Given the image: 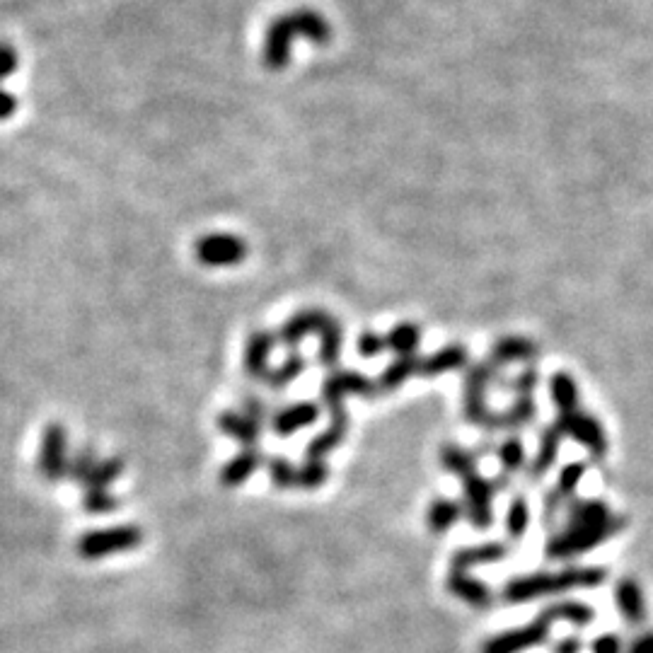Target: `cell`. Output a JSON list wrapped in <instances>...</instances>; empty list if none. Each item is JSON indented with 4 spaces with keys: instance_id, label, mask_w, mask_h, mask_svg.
<instances>
[{
    "instance_id": "cell-38",
    "label": "cell",
    "mask_w": 653,
    "mask_h": 653,
    "mask_svg": "<svg viewBox=\"0 0 653 653\" xmlns=\"http://www.w3.org/2000/svg\"><path fill=\"white\" fill-rule=\"evenodd\" d=\"M17 112V100L13 95H8L5 90H0V119H10Z\"/></svg>"
},
{
    "instance_id": "cell-14",
    "label": "cell",
    "mask_w": 653,
    "mask_h": 653,
    "mask_svg": "<svg viewBox=\"0 0 653 653\" xmlns=\"http://www.w3.org/2000/svg\"><path fill=\"white\" fill-rule=\"evenodd\" d=\"M218 429L242 448H257L259 436H262V424L245 416L242 412H221L218 414Z\"/></svg>"
},
{
    "instance_id": "cell-11",
    "label": "cell",
    "mask_w": 653,
    "mask_h": 653,
    "mask_svg": "<svg viewBox=\"0 0 653 653\" xmlns=\"http://www.w3.org/2000/svg\"><path fill=\"white\" fill-rule=\"evenodd\" d=\"M349 436V412L329 414V426L322 433H317L315 438L305 448V460H327V455H332Z\"/></svg>"
},
{
    "instance_id": "cell-3",
    "label": "cell",
    "mask_w": 653,
    "mask_h": 653,
    "mask_svg": "<svg viewBox=\"0 0 653 653\" xmlns=\"http://www.w3.org/2000/svg\"><path fill=\"white\" fill-rule=\"evenodd\" d=\"M612 520L608 508L600 504H586L576 511L574 523L564 535L554 537L547 547L550 557H571L591 550L593 545H600L605 537L612 535Z\"/></svg>"
},
{
    "instance_id": "cell-21",
    "label": "cell",
    "mask_w": 653,
    "mask_h": 653,
    "mask_svg": "<svg viewBox=\"0 0 653 653\" xmlns=\"http://www.w3.org/2000/svg\"><path fill=\"white\" fill-rule=\"evenodd\" d=\"M121 475H124V460L121 458L97 460V465L92 467V472L85 477V482L80 484V487L83 489H109Z\"/></svg>"
},
{
    "instance_id": "cell-8",
    "label": "cell",
    "mask_w": 653,
    "mask_h": 653,
    "mask_svg": "<svg viewBox=\"0 0 653 653\" xmlns=\"http://www.w3.org/2000/svg\"><path fill=\"white\" fill-rule=\"evenodd\" d=\"M550 624L552 617L547 615V612H542L535 622L489 639L487 644L482 646V653H523L533 649V646L545 644L547 637H550Z\"/></svg>"
},
{
    "instance_id": "cell-26",
    "label": "cell",
    "mask_w": 653,
    "mask_h": 653,
    "mask_svg": "<svg viewBox=\"0 0 653 653\" xmlns=\"http://www.w3.org/2000/svg\"><path fill=\"white\" fill-rule=\"evenodd\" d=\"M547 615L554 620H564L569 624H576V627H586V624L593 622V610L583 603H559L552 605V608L545 610Z\"/></svg>"
},
{
    "instance_id": "cell-16",
    "label": "cell",
    "mask_w": 653,
    "mask_h": 653,
    "mask_svg": "<svg viewBox=\"0 0 653 653\" xmlns=\"http://www.w3.org/2000/svg\"><path fill=\"white\" fill-rule=\"evenodd\" d=\"M320 337V349H317V363L322 368H329L334 371L342 358V349H344V327L337 317H329L327 325L322 327V332L317 334Z\"/></svg>"
},
{
    "instance_id": "cell-36",
    "label": "cell",
    "mask_w": 653,
    "mask_h": 653,
    "mask_svg": "<svg viewBox=\"0 0 653 653\" xmlns=\"http://www.w3.org/2000/svg\"><path fill=\"white\" fill-rule=\"evenodd\" d=\"M593 653H624L622 639L615 637V634H603L593 641Z\"/></svg>"
},
{
    "instance_id": "cell-35",
    "label": "cell",
    "mask_w": 653,
    "mask_h": 653,
    "mask_svg": "<svg viewBox=\"0 0 653 653\" xmlns=\"http://www.w3.org/2000/svg\"><path fill=\"white\" fill-rule=\"evenodd\" d=\"M17 51L10 44H0V80L17 71Z\"/></svg>"
},
{
    "instance_id": "cell-19",
    "label": "cell",
    "mask_w": 653,
    "mask_h": 653,
    "mask_svg": "<svg viewBox=\"0 0 653 653\" xmlns=\"http://www.w3.org/2000/svg\"><path fill=\"white\" fill-rule=\"evenodd\" d=\"M465 356L467 354L462 346H446V349L424 358V361L419 363V373L424 375V378H436V375L441 373L455 371V368H460L462 363H465Z\"/></svg>"
},
{
    "instance_id": "cell-28",
    "label": "cell",
    "mask_w": 653,
    "mask_h": 653,
    "mask_svg": "<svg viewBox=\"0 0 653 653\" xmlns=\"http://www.w3.org/2000/svg\"><path fill=\"white\" fill-rule=\"evenodd\" d=\"M571 419V431L576 433V438L588 446L591 450H603V433H600V426L595 424L593 419H586V416H569Z\"/></svg>"
},
{
    "instance_id": "cell-23",
    "label": "cell",
    "mask_w": 653,
    "mask_h": 653,
    "mask_svg": "<svg viewBox=\"0 0 653 653\" xmlns=\"http://www.w3.org/2000/svg\"><path fill=\"white\" fill-rule=\"evenodd\" d=\"M460 518V506L450 499H436L429 508V528L433 530V535H443L455 520Z\"/></svg>"
},
{
    "instance_id": "cell-25",
    "label": "cell",
    "mask_w": 653,
    "mask_h": 653,
    "mask_svg": "<svg viewBox=\"0 0 653 653\" xmlns=\"http://www.w3.org/2000/svg\"><path fill=\"white\" fill-rule=\"evenodd\" d=\"M327 479H329L327 460H305L303 467H298L296 487L305 491H315L325 487Z\"/></svg>"
},
{
    "instance_id": "cell-18",
    "label": "cell",
    "mask_w": 653,
    "mask_h": 653,
    "mask_svg": "<svg viewBox=\"0 0 653 653\" xmlns=\"http://www.w3.org/2000/svg\"><path fill=\"white\" fill-rule=\"evenodd\" d=\"M419 363H421V358H416V356H397L395 361H392L390 366H387L385 371L378 375V380H375L378 395L380 392L387 395V392H395L397 387H402L414 373H419Z\"/></svg>"
},
{
    "instance_id": "cell-17",
    "label": "cell",
    "mask_w": 653,
    "mask_h": 653,
    "mask_svg": "<svg viewBox=\"0 0 653 653\" xmlns=\"http://www.w3.org/2000/svg\"><path fill=\"white\" fill-rule=\"evenodd\" d=\"M615 600H617V608H620V615L629 624H641L646 620V603L637 581L624 579L617 583Z\"/></svg>"
},
{
    "instance_id": "cell-29",
    "label": "cell",
    "mask_w": 653,
    "mask_h": 653,
    "mask_svg": "<svg viewBox=\"0 0 653 653\" xmlns=\"http://www.w3.org/2000/svg\"><path fill=\"white\" fill-rule=\"evenodd\" d=\"M269 479L276 489H293L298 479V467H293V462L286 458H271L269 462Z\"/></svg>"
},
{
    "instance_id": "cell-13",
    "label": "cell",
    "mask_w": 653,
    "mask_h": 653,
    "mask_svg": "<svg viewBox=\"0 0 653 653\" xmlns=\"http://www.w3.org/2000/svg\"><path fill=\"white\" fill-rule=\"evenodd\" d=\"M262 462H264L262 450L242 448L233 460H228L221 467V475H218V479H221L223 487H228V489L242 487V484H245L247 479H252L254 472L262 467Z\"/></svg>"
},
{
    "instance_id": "cell-1",
    "label": "cell",
    "mask_w": 653,
    "mask_h": 653,
    "mask_svg": "<svg viewBox=\"0 0 653 653\" xmlns=\"http://www.w3.org/2000/svg\"><path fill=\"white\" fill-rule=\"evenodd\" d=\"M296 37H305L315 44H325L332 39L329 22L320 13L308 8H298L293 13L281 15L271 22L267 39H264V63L271 71H281L291 61V42Z\"/></svg>"
},
{
    "instance_id": "cell-2",
    "label": "cell",
    "mask_w": 653,
    "mask_h": 653,
    "mask_svg": "<svg viewBox=\"0 0 653 653\" xmlns=\"http://www.w3.org/2000/svg\"><path fill=\"white\" fill-rule=\"evenodd\" d=\"M605 581L603 569H566L559 574H535L523 576V579H513L504 588L506 603H525V600L542 598V595L564 593L571 588H586L598 586Z\"/></svg>"
},
{
    "instance_id": "cell-7",
    "label": "cell",
    "mask_w": 653,
    "mask_h": 653,
    "mask_svg": "<svg viewBox=\"0 0 653 653\" xmlns=\"http://www.w3.org/2000/svg\"><path fill=\"white\" fill-rule=\"evenodd\" d=\"M68 431L63 424H49L44 429L42 448H39V475L44 482H61L68 479Z\"/></svg>"
},
{
    "instance_id": "cell-22",
    "label": "cell",
    "mask_w": 653,
    "mask_h": 653,
    "mask_svg": "<svg viewBox=\"0 0 653 653\" xmlns=\"http://www.w3.org/2000/svg\"><path fill=\"white\" fill-rule=\"evenodd\" d=\"M421 329L414 322H402L387 334V349L395 351L397 356H414L416 346H419Z\"/></svg>"
},
{
    "instance_id": "cell-4",
    "label": "cell",
    "mask_w": 653,
    "mask_h": 653,
    "mask_svg": "<svg viewBox=\"0 0 653 653\" xmlns=\"http://www.w3.org/2000/svg\"><path fill=\"white\" fill-rule=\"evenodd\" d=\"M143 542V533L138 525H117V528L107 530H90V533L80 535L78 554L88 562L95 559L112 557V554L131 552Z\"/></svg>"
},
{
    "instance_id": "cell-33",
    "label": "cell",
    "mask_w": 653,
    "mask_h": 653,
    "mask_svg": "<svg viewBox=\"0 0 653 653\" xmlns=\"http://www.w3.org/2000/svg\"><path fill=\"white\" fill-rule=\"evenodd\" d=\"M552 390H554V402L559 404V407L564 409H571L576 404V387L574 383H571L569 378H566V375H554V385H552Z\"/></svg>"
},
{
    "instance_id": "cell-9",
    "label": "cell",
    "mask_w": 653,
    "mask_h": 653,
    "mask_svg": "<svg viewBox=\"0 0 653 653\" xmlns=\"http://www.w3.org/2000/svg\"><path fill=\"white\" fill-rule=\"evenodd\" d=\"M276 344H279V339H276L274 332H267V329H254V332L247 334L245 349H242V371H245L252 383H267L271 373L269 361Z\"/></svg>"
},
{
    "instance_id": "cell-24",
    "label": "cell",
    "mask_w": 653,
    "mask_h": 653,
    "mask_svg": "<svg viewBox=\"0 0 653 653\" xmlns=\"http://www.w3.org/2000/svg\"><path fill=\"white\" fill-rule=\"evenodd\" d=\"M504 557V547L487 545V547H470V550H460L453 557V569L467 571L470 566L484 564V562H496V559Z\"/></svg>"
},
{
    "instance_id": "cell-34",
    "label": "cell",
    "mask_w": 653,
    "mask_h": 653,
    "mask_svg": "<svg viewBox=\"0 0 653 653\" xmlns=\"http://www.w3.org/2000/svg\"><path fill=\"white\" fill-rule=\"evenodd\" d=\"M525 523H528V508H525L523 501H516L511 506V516H508V528H511L513 537H520L525 530Z\"/></svg>"
},
{
    "instance_id": "cell-31",
    "label": "cell",
    "mask_w": 653,
    "mask_h": 653,
    "mask_svg": "<svg viewBox=\"0 0 653 653\" xmlns=\"http://www.w3.org/2000/svg\"><path fill=\"white\" fill-rule=\"evenodd\" d=\"M387 349V337L378 332H361L358 334L356 351L363 358H378Z\"/></svg>"
},
{
    "instance_id": "cell-39",
    "label": "cell",
    "mask_w": 653,
    "mask_h": 653,
    "mask_svg": "<svg viewBox=\"0 0 653 653\" xmlns=\"http://www.w3.org/2000/svg\"><path fill=\"white\" fill-rule=\"evenodd\" d=\"M552 653H581V641L574 637L562 639L557 646H554Z\"/></svg>"
},
{
    "instance_id": "cell-10",
    "label": "cell",
    "mask_w": 653,
    "mask_h": 653,
    "mask_svg": "<svg viewBox=\"0 0 653 653\" xmlns=\"http://www.w3.org/2000/svg\"><path fill=\"white\" fill-rule=\"evenodd\" d=\"M329 317L332 315L325 310H315V308L300 310L283 322L279 332H276V339H279V344L286 346V349L296 351L298 346L305 342V337L322 332V327L327 325Z\"/></svg>"
},
{
    "instance_id": "cell-40",
    "label": "cell",
    "mask_w": 653,
    "mask_h": 653,
    "mask_svg": "<svg viewBox=\"0 0 653 653\" xmlns=\"http://www.w3.org/2000/svg\"><path fill=\"white\" fill-rule=\"evenodd\" d=\"M520 453H523V450H520L518 443H508V448H506V453H504V462H506V465H518V462H520Z\"/></svg>"
},
{
    "instance_id": "cell-30",
    "label": "cell",
    "mask_w": 653,
    "mask_h": 653,
    "mask_svg": "<svg viewBox=\"0 0 653 653\" xmlns=\"http://www.w3.org/2000/svg\"><path fill=\"white\" fill-rule=\"evenodd\" d=\"M97 450L95 448H90V446H85V448H80L78 453L73 455V460L68 462V479H73V482H78V484H83L85 482V477L90 475L92 472V467L97 465Z\"/></svg>"
},
{
    "instance_id": "cell-6",
    "label": "cell",
    "mask_w": 653,
    "mask_h": 653,
    "mask_svg": "<svg viewBox=\"0 0 653 653\" xmlns=\"http://www.w3.org/2000/svg\"><path fill=\"white\" fill-rule=\"evenodd\" d=\"M194 254L204 267L223 269V267H238L250 254L247 242L238 235L228 233H211L196 240Z\"/></svg>"
},
{
    "instance_id": "cell-27",
    "label": "cell",
    "mask_w": 653,
    "mask_h": 653,
    "mask_svg": "<svg viewBox=\"0 0 653 653\" xmlns=\"http://www.w3.org/2000/svg\"><path fill=\"white\" fill-rule=\"evenodd\" d=\"M83 508L88 516H107L119 508V499L109 489H85Z\"/></svg>"
},
{
    "instance_id": "cell-5",
    "label": "cell",
    "mask_w": 653,
    "mask_h": 653,
    "mask_svg": "<svg viewBox=\"0 0 653 653\" xmlns=\"http://www.w3.org/2000/svg\"><path fill=\"white\" fill-rule=\"evenodd\" d=\"M351 395L373 400V397L378 395L375 380L358 371H334L332 375H327L325 383L320 385V402L329 409V414L346 409L344 402L346 397Z\"/></svg>"
},
{
    "instance_id": "cell-37",
    "label": "cell",
    "mask_w": 653,
    "mask_h": 653,
    "mask_svg": "<svg viewBox=\"0 0 653 653\" xmlns=\"http://www.w3.org/2000/svg\"><path fill=\"white\" fill-rule=\"evenodd\" d=\"M624 653H653V632L639 634V637L629 644V649Z\"/></svg>"
},
{
    "instance_id": "cell-32",
    "label": "cell",
    "mask_w": 653,
    "mask_h": 653,
    "mask_svg": "<svg viewBox=\"0 0 653 653\" xmlns=\"http://www.w3.org/2000/svg\"><path fill=\"white\" fill-rule=\"evenodd\" d=\"M242 414L250 416V419L257 421V424H267V421H271V416H274L269 404L257 395L242 397Z\"/></svg>"
},
{
    "instance_id": "cell-12",
    "label": "cell",
    "mask_w": 653,
    "mask_h": 653,
    "mask_svg": "<svg viewBox=\"0 0 653 653\" xmlns=\"http://www.w3.org/2000/svg\"><path fill=\"white\" fill-rule=\"evenodd\" d=\"M317 419H320V404L305 400V402L288 404V407L274 412L269 424H271V429H274L276 436L288 438V436H293L296 431L305 429V426H312Z\"/></svg>"
},
{
    "instance_id": "cell-15",
    "label": "cell",
    "mask_w": 653,
    "mask_h": 653,
    "mask_svg": "<svg viewBox=\"0 0 653 653\" xmlns=\"http://www.w3.org/2000/svg\"><path fill=\"white\" fill-rule=\"evenodd\" d=\"M448 591L453 593L455 598L465 600V603L472 605V608H487L491 603L489 588L484 586L482 581L472 579V576H467L465 571H458V569H450Z\"/></svg>"
},
{
    "instance_id": "cell-20",
    "label": "cell",
    "mask_w": 653,
    "mask_h": 653,
    "mask_svg": "<svg viewBox=\"0 0 653 653\" xmlns=\"http://www.w3.org/2000/svg\"><path fill=\"white\" fill-rule=\"evenodd\" d=\"M305 368H308V363H305V358L300 356L298 351H293V354L288 356L286 361L281 363V366L271 368L267 383H264V385L271 387V390H286L288 385L296 383L300 375L305 373Z\"/></svg>"
}]
</instances>
